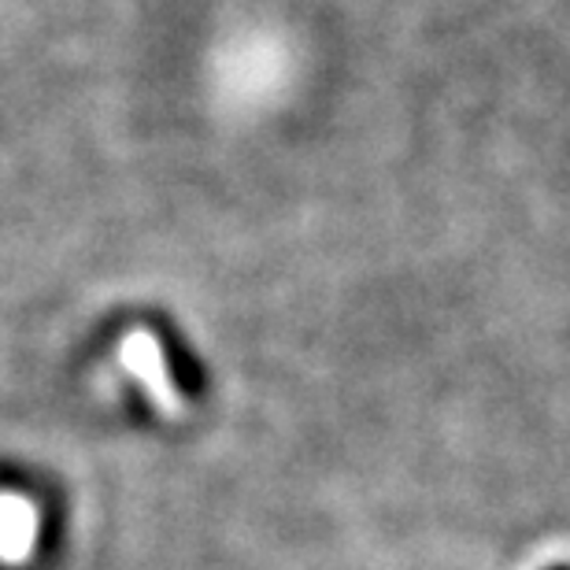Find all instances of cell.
<instances>
[{"label":"cell","mask_w":570,"mask_h":570,"mask_svg":"<svg viewBox=\"0 0 570 570\" xmlns=\"http://www.w3.org/2000/svg\"><path fill=\"white\" fill-rule=\"evenodd\" d=\"M33 541H38V511L22 497H0V560L16 567L30 560Z\"/></svg>","instance_id":"obj_1"},{"label":"cell","mask_w":570,"mask_h":570,"mask_svg":"<svg viewBox=\"0 0 570 570\" xmlns=\"http://www.w3.org/2000/svg\"><path fill=\"white\" fill-rule=\"evenodd\" d=\"M122 356H127V367L130 371H138L141 379L153 385V393L159 396L164 404L175 401V393L167 390V367H164V348L156 345L148 334H134L127 345H122Z\"/></svg>","instance_id":"obj_2"},{"label":"cell","mask_w":570,"mask_h":570,"mask_svg":"<svg viewBox=\"0 0 570 570\" xmlns=\"http://www.w3.org/2000/svg\"><path fill=\"white\" fill-rule=\"evenodd\" d=\"M549 570H570V567H549Z\"/></svg>","instance_id":"obj_3"}]
</instances>
